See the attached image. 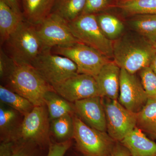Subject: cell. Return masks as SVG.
Here are the masks:
<instances>
[{
  "mask_svg": "<svg viewBox=\"0 0 156 156\" xmlns=\"http://www.w3.org/2000/svg\"><path fill=\"white\" fill-rule=\"evenodd\" d=\"M156 54L154 45L142 37H123L113 44L114 61L132 74L150 66Z\"/></svg>",
  "mask_w": 156,
  "mask_h": 156,
  "instance_id": "1",
  "label": "cell"
},
{
  "mask_svg": "<svg viewBox=\"0 0 156 156\" xmlns=\"http://www.w3.org/2000/svg\"><path fill=\"white\" fill-rule=\"evenodd\" d=\"M7 88L25 98L34 106L45 105L44 96L53 87L31 65L17 64L6 79Z\"/></svg>",
  "mask_w": 156,
  "mask_h": 156,
  "instance_id": "2",
  "label": "cell"
},
{
  "mask_svg": "<svg viewBox=\"0 0 156 156\" xmlns=\"http://www.w3.org/2000/svg\"><path fill=\"white\" fill-rule=\"evenodd\" d=\"M3 48L17 64L31 65L47 50L39 37L36 26L24 20L11 35Z\"/></svg>",
  "mask_w": 156,
  "mask_h": 156,
  "instance_id": "3",
  "label": "cell"
},
{
  "mask_svg": "<svg viewBox=\"0 0 156 156\" xmlns=\"http://www.w3.org/2000/svg\"><path fill=\"white\" fill-rule=\"evenodd\" d=\"M22 122L10 140L44 147L50 143V117L46 105L34 106L24 116Z\"/></svg>",
  "mask_w": 156,
  "mask_h": 156,
  "instance_id": "4",
  "label": "cell"
},
{
  "mask_svg": "<svg viewBox=\"0 0 156 156\" xmlns=\"http://www.w3.org/2000/svg\"><path fill=\"white\" fill-rule=\"evenodd\" d=\"M73 118V138L78 151L84 156H110L116 141L107 132L89 127L76 115Z\"/></svg>",
  "mask_w": 156,
  "mask_h": 156,
  "instance_id": "5",
  "label": "cell"
},
{
  "mask_svg": "<svg viewBox=\"0 0 156 156\" xmlns=\"http://www.w3.org/2000/svg\"><path fill=\"white\" fill-rule=\"evenodd\" d=\"M50 51L72 60L76 65L78 74L95 78L104 66L111 61L99 51L80 42L54 47Z\"/></svg>",
  "mask_w": 156,
  "mask_h": 156,
  "instance_id": "6",
  "label": "cell"
},
{
  "mask_svg": "<svg viewBox=\"0 0 156 156\" xmlns=\"http://www.w3.org/2000/svg\"><path fill=\"white\" fill-rule=\"evenodd\" d=\"M73 35L79 42L94 48L108 58H113V43L101 30L95 14H82L68 23Z\"/></svg>",
  "mask_w": 156,
  "mask_h": 156,
  "instance_id": "7",
  "label": "cell"
},
{
  "mask_svg": "<svg viewBox=\"0 0 156 156\" xmlns=\"http://www.w3.org/2000/svg\"><path fill=\"white\" fill-rule=\"evenodd\" d=\"M52 87L78 74L76 65L72 60L47 49L31 65Z\"/></svg>",
  "mask_w": 156,
  "mask_h": 156,
  "instance_id": "8",
  "label": "cell"
},
{
  "mask_svg": "<svg viewBox=\"0 0 156 156\" xmlns=\"http://www.w3.org/2000/svg\"><path fill=\"white\" fill-rule=\"evenodd\" d=\"M106 120L107 132L116 142H121L136 127L137 114L124 107L118 100L102 98Z\"/></svg>",
  "mask_w": 156,
  "mask_h": 156,
  "instance_id": "9",
  "label": "cell"
},
{
  "mask_svg": "<svg viewBox=\"0 0 156 156\" xmlns=\"http://www.w3.org/2000/svg\"><path fill=\"white\" fill-rule=\"evenodd\" d=\"M36 28L46 49L79 42L72 33L68 23L55 14H50Z\"/></svg>",
  "mask_w": 156,
  "mask_h": 156,
  "instance_id": "10",
  "label": "cell"
},
{
  "mask_svg": "<svg viewBox=\"0 0 156 156\" xmlns=\"http://www.w3.org/2000/svg\"><path fill=\"white\" fill-rule=\"evenodd\" d=\"M58 95L70 102L99 96L95 77L84 74H78L53 86Z\"/></svg>",
  "mask_w": 156,
  "mask_h": 156,
  "instance_id": "11",
  "label": "cell"
},
{
  "mask_svg": "<svg viewBox=\"0 0 156 156\" xmlns=\"http://www.w3.org/2000/svg\"><path fill=\"white\" fill-rule=\"evenodd\" d=\"M118 101L132 112L138 113L145 106L148 98L141 81L135 74L121 69Z\"/></svg>",
  "mask_w": 156,
  "mask_h": 156,
  "instance_id": "12",
  "label": "cell"
},
{
  "mask_svg": "<svg viewBox=\"0 0 156 156\" xmlns=\"http://www.w3.org/2000/svg\"><path fill=\"white\" fill-rule=\"evenodd\" d=\"M75 113L85 124L100 131L107 132L106 120L102 98L97 96L73 103Z\"/></svg>",
  "mask_w": 156,
  "mask_h": 156,
  "instance_id": "13",
  "label": "cell"
},
{
  "mask_svg": "<svg viewBox=\"0 0 156 156\" xmlns=\"http://www.w3.org/2000/svg\"><path fill=\"white\" fill-rule=\"evenodd\" d=\"M121 70L114 61H110L104 66L95 77L99 96L118 100Z\"/></svg>",
  "mask_w": 156,
  "mask_h": 156,
  "instance_id": "14",
  "label": "cell"
},
{
  "mask_svg": "<svg viewBox=\"0 0 156 156\" xmlns=\"http://www.w3.org/2000/svg\"><path fill=\"white\" fill-rule=\"evenodd\" d=\"M120 142L129 150L132 156H156V143L136 127Z\"/></svg>",
  "mask_w": 156,
  "mask_h": 156,
  "instance_id": "15",
  "label": "cell"
},
{
  "mask_svg": "<svg viewBox=\"0 0 156 156\" xmlns=\"http://www.w3.org/2000/svg\"><path fill=\"white\" fill-rule=\"evenodd\" d=\"M55 0H20L24 20L37 26L51 14Z\"/></svg>",
  "mask_w": 156,
  "mask_h": 156,
  "instance_id": "16",
  "label": "cell"
},
{
  "mask_svg": "<svg viewBox=\"0 0 156 156\" xmlns=\"http://www.w3.org/2000/svg\"><path fill=\"white\" fill-rule=\"evenodd\" d=\"M23 16L13 11L3 0H0V43L1 46L24 21Z\"/></svg>",
  "mask_w": 156,
  "mask_h": 156,
  "instance_id": "17",
  "label": "cell"
},
{
  "mask_svg": "<svg viewBox=\"0 0 156 156\" xmlns=\"http://www.w3.org/2000/svg\"><path fill=\"white\" fill-rule=\"evenodd\" d=\"M45 105L48 108L50 121L75 113L73 104L58 95L54 91H48L44 96Z\"/></svg>",
  "mask_w": 156,
  "mask_h": 156,
  "instance_id": "18",
  "label": "cell"
},
{
  "mask_svg": "<svg viewBox=\"0 0 156 156\" xmlns=\"http://www.w3.org/2000/svg\"><path fill=\"white\" fill-rule=\"evenodd\" d=\"M86 0H55L51 14L69 23L83 14Z\"/></svg>",
  "mask_w": 156,
  "mask_h": 156,
  "instance_id": "19",
  "label": "cell"
},
{
  "mask_svg": "<svg viewBox=\"0 0 156 156\" xmlns=\"http://www.w3.org/2000/svg\"><path fill=\"white\" fill-rule=\"evenodd\" d=\"M132 28L140 36L154 45L156 41V15H134L130 20Z\"/></svg>",
  "mask_w": 156,
  "mask_h": 156,
  "instance_id": "20",
  "label": "cell"
},
{
  "mask_svg": "<svg viewBox=\"0 0 156 156\" xmlns=\"http://www.w3.org/2000/svg\"><path fill=\"white\" fill-rule=\"evenodd\" d=\"M136 127L156 139V101L148 99L145 106L137 113Z\"/></svg>",
  "mask_w": 156,
  "mask_h": 156,
  "instance_id": "21",
  "label": "cell"
},
{
  "mask_svg": "<svg viewBox=\"0 0 156 156\" xmlns=\"http://www.w3.org/2000/svg\"><path fill=\"white\" fill-rule=\"evenodd\" d=\"M0 100L23 116L30 112L34 107L25 98L2 85L0 86Z\"/></svg>",
  "mask_w": 156,
  "mask_h": 156,
  "instance_id": "22",
  "label": "cell"
},
{
  "mask_svg": "<svg viewBox=\"0 0 156 156\" xmlns=\"http://www.w3.org/2000/svg\"><path fill=\"white\" fill-rule=\"evenodd\" d=\"M99 27L111 41L119 39L125 29L124 23L118 17L108 14H95Z\"/></svg>",
  "mask_w": 156,
  "mask_h": 156,
  "instance_id": "23",
  "label": "cell"
},
{
  "mask_svg": "<svg viewBox=\"0 0 156 156\" xmlns=\"http://www.w3.org/2000/svg\"><path fill=\"white\" fill-rule=\"evenodd\" d=\"M116 7L131 15L155 14L156 0H119Z\"/></svg>",
  "mask_w": 156,
  "mask_h": 156,
  "instance_id": "24",
  "label": "cell"
},
{
  "mask_svg": "<svg viewBox=\"0 0 156 156\" xmlns=\"http://www.w3.org/2000/svg\"><path fill=\"white\" fill-rule=\"evenodd\" d=\"M19 113L14 109L0 108V131L1 140H9L18 127H16V122Z\"/></svg>",
  "mask_w": 156,
  "mask_h": 156,
  "instance_id": "25",
  "label": "cell"
},
{
  "mask_svg": "<svg viewBox=\"0 0 156 156\" xmlns=\"http://www.w3.org/2000/svg\"><path fill=\"white\" fill-rule=\"evenodd\" d=\"M73 115H66L52 121L53 134L61 141L73 138L74 125Z\"/></svg>",
  "mask_w": 156,
  "mask_h": 156,
  "instance_id": "26",
  "label": "cell"
},
{
  "mask_svg": "<svg viewBox=\"0 0 156 156\" xmlns=\"http://www.w3.org/2000/svg\"><path fill=\"white\" fill-rule=\"evenodd\" d=\"M139 74L148 99L156 101V74L148 66L140 70Z\"/></svg>",
  "mask_w": 156,
  "mask_h": 156,
  "instance_id": "27",
  "label": "cell"
},
{
  "mask_svg": "<svg viewBox=\"0 0 156 156\" xmlns=\"http://www.w3.org/2000/svg\"><path fill=\"white\" fill-rule=\"evenodd\" d=\"M16 62L1 47L0 49V77L1 80L7 79Z\"/></svg>",
  "mask_w": 156,
  "mask_h": 156,
  "instance_id": "28",
  "label": "cell"
},
{
  "mask_svg": "<svg viewBox=\"0 0 156 156\" xmlns=\"http://www.w3.org/2000/svg\"><path fill=\"white\" fill-rule=\"evenodd\" d=\"M37 147L30 144L14 141L12 151L9 156H35V149Z\"/></svg>",
  "mask_w": 156,
  "mask_h": 156,
  "instance_id": "29",
  "label": "cell"
},
{
  "mask_svg": "<svg viewBox=\"0 0 156 156\" xmlns=\"http://www.w3.org/2000/svg\"><path fill=\"white\" fill-rule=\"evenodd\" d=\"M110 2L111 0H86L83 14H97L106 9Z\"/></svg>",
  "mask_w": 156,
  "mask_h": 156,
  "instance_id": "30",
  "label": "cell"
},
{
  "mask_svg": "<svg viewBox=\"0 0 156 156\" xmlns=\"http://www.w3.org/2000/svg\"><path fill=\"white\" fill-rule=\"evenodd\" d=\"M71 144L70 140L54 143H50L47 156H64Z\"/></svg>",
  "mask_w": 156,
  "mask_h": 156,
  "instance_id": "31",
  "label": "cell"
},
{
  "mask_svg": "<svg viewBox=\"0 0 156 156\" xmlns=\"http://www.w3.org/2000/svg\"><path fill=\"white\" fill-rule=\"evenodd\" d=\"M110 156H132V154L121 142H116Z\"/></svg>",
  "mask_w": 156,
  "mask_h": 156,
  "instance_id": "32",
  "label": "cell"
},
{
  "mask_svg": "<svg viewBox=\"0 0 156 156\" xmlns=\"http://www.w3.org/2000/svg\"><path fill=\"white\" fill-rule=\"evenodd\" d=\"M13 11L23 15L20 0H3Z\"/></svg>",
  "mask_w": 156,
  "mask_h": 156,
  "instance_id": "33",
  "label": "cell"
},
{
  "mask_svg": "<svg viewBox=\"0 0 156 156\" xmlns=\"http://www.w3.org/2000/svg\"><path fill=\"white\" fill-rule=\"evenodd\" d=\"M150 67L153 70L154 72L156 74V54L151 62Z\"/></svg>",
  "mask_w": 156,
  "mask_h": 156,
  "instance_id": "34",
  "label": "cell"
},
{
  "mask_svg": "<svg viewBox=\"0 0 156 156\" xmlns=\"http://www.w3.org/2000/svg\"><path fill=\"white\" fill-rule=\"evenodd\" d=\"M154 48L155 49V50H156V41L155 43V44H154Z\"/></svg>",
  "mask_w": 156,
  "mask_h": 156,
  "instance_id": "35",
  "label": "cell"
},
{
  "mask_svg": "<svg viewBox=\"0 0 156 156\" xmlns=\"http://www.w3.org/2000/svg\"></svg>",
  "mask_w": 156,
  "mask_h": 156,
  "instance_id": "36",
  "label": "cell"
}]
</instances>
